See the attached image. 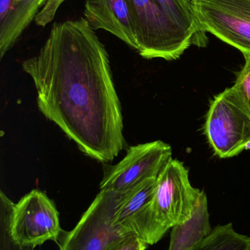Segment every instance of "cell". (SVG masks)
<instances>
[{"mask_svg": "<svg viewBox=\"0 0 250 250\" xmlns=\"http://www.w3.org/2000/svg\"><path fill=\"white\" fill-rule=\"evenodd\" d=\"M203 33L250 54V0H191Z\"/></svg>", "mask_w": 250, "mask_h": 250, "instance_id": "cell-7", "label": "cell"}, {"mask_svg": "<svg viewBox=\"0 0 250 250\" xmlns=\"http://www.w3.org/2000/svg\"><path fill=\"white\" fill-rule=\"evenodd\" d=\"M41 6L39 0H0V54L13 46Z\"/></svg>", "mask_w": 250, "mask_h": 250, "instance_id": "cell-11", "label": "cell"}, {"mask_svg": "<svg viewBox=\"0 0 250 250\" xmlns=\"http://www.w3.org/2000/svg\"><path fill=\"white\" fill-rule=\"evenodd\" d=\"M200 192L191 185L183 163L172 158L157 177L142 240L148 245H155L170 229L189 220Z\"/></svg>", "mask_w": 250, "mask_h": 250, "instance_id": "cell-2", "label": "cell"}, {"mask_svg": "<svg viewBox=\"0 0 250 250\" xmlns=\"http://www.w3.org/2000/svg\"><path fill=\"white\" fill-rule=\"evenodd\" d=\"M204 130L220 158L234 157L250 146V109L233 86L211 101Z\"/></svg>", "mask_w": 250, "mask_h": 250, "instance_id": "cell-4", "label": "cell"}, {"mask_svg": "<svg viewBox=\"0 0 250 250\" xmlns=\"http://www.w3.org/2000/svg\"><path fill=\"white\" fill-rule=\"evenodd\" d=\"M84 15L94 30L107 31L138 51L135 25L126 0H86Z\"/></svg>", "mask_w": 250, "mask_h": 250, "instance_id": "cell-9", "label": "cell"}, {"mask_svg": "<svg viewBox=\"0 0 250 250\" xmlns=\"http://www.w3.org/2000/svg\"><path fill=\"white\" fill-rule=\"evenodd\" d=\"M132 16L139 55L145 59L176 60L194 44L156 0H126Z\"/></svg>", "mask_w": 250, "mask_h": 250, "instance_id": "cell-3", "label": "cell"}, {"mask_svg": "<svg viewBox=\"0 0 250 250\" xmlns=\"http://www.w3.org/2000/svg\"><path fill=\"white\" fill-rule=\"evenodd\" d=\"M22 67L41 112L82 152L103 163L118 155L126 144L120 101L108 53L85 18L56 23Z\"/></svg>", "mask_w": 250, "mask_h": 250, "instance_id": "cell-1", "label": "cell"}, {"mask_svg": "<svg viewBox=\"0 0 250 250\" xmlns=\"http://www.w3.org/2000/svg\"><path fill=\"white\" fill-rule=\"evenodd\" d=\"M40 3H41V5L44 4V2L46 1V0H39Z\"/></svg>", "mask_w": 250, "mask_h": 250, "instance_id": "cell-19", "label": "cell"}, {"mask_svg": "<svg viewBox=\"0 0 250 250\" xmlns=\"http://www.w3.org/2000/svg\"><path fill=\"white\" fill-rule=\"evenodd\" d=\"M157 186V179H149L123 192L116 207L113 225L126 236L142 239L145 217Z\"/></svg>", "mask_w": 250, "mask_h": 250, "instance_id": "cell-10", "label": "cell"}, {"mask_svg": "<svg viewBox=\"0 0 250 250\" xmlns=\"http://www.w3.org/2000/svg\"><path fill=\"white\" fill-rule=\"evenodd\" d=\"M65 0H46L41 11L35 16V21L38 26H45L54 19L56 13Z\"/></svg>", "mask_w": 250, "mask_h": 250, "instance_id": "cell-17", "label": "cell"}, {"mask_svg": "<svg viewBox=\"0 0 250 250\" xmlns=\"http://www.w3.org/2000/svg\"><path fill=\"white\" fill-rule=\"evenodd\" d=\"M14 203L0 192V250H34L31 247L18 245L10 235V217Z\"/></svg>", "mask_w": 250, "mask_h": 250, "instance_id": "cell-15", "label": "cell"}, {"mask_svg": "<svg viewBox=\"0 0 250 250\" xmlns=\"http://www.w3.org/2000/svg\"><path fill=\"white\" fill-rule=\"evenodd\" d=\"M63 232L55 204L44 192L33 189L13 206L10 235L18 245L35 248L59 242Z\"/></svg>", "mask_w": 250, "mask_h": 250, "instance_id": "cell-6", "label": "cell"}, {"mask_svg": "<svg viewBox=\"0 0 250 250\" xmlns=\"http://www.w3.org/2000/svg\"><path fill=\"white\" fill-rule=\"evenodd\" d=\"M123 193L101 189L74 229L62 233L60 250H112L127 236L113 225Z\"/></svg>", "mask_w": 250, "mask_h": 250, "instance_id": "cell-5", "label": "cell"}, {"mask_svg": "<svg viewBox=\"0 0 250 250\" xmlns=\"http://www.w3.org/2000/svg\"><path fill=\"white\" fill-rule=\"evenodd\" d=\"M192 250H250V238L235 230L232 223L217 226Z\"/></svg>", "mask_w": 250, "mask_h": 250, "instance_id": "cell-14", "label": "cell"}, {"mask_svg": "<svg viewBox=\"0 0 250 250\" xmlns=\"http://www.w3.org/2000/svg\"><path fill=\"white\" fill-rule=\"evenodd\" d=\"M172 21L188 36L202 41L203 32L198 24L191 0H156Z\"/></svg>", "mask_w": 250, "mask_h": 250, "instance_id": "cell-13", "label": "cell"}, {"mask_svg": "<svg viewBox=\"0 0 250 250\" xmlns=\"http://www.w3.org/2000/svg\"><path fill=\"white\" fill-rule=\"evenodd\" d=\"M148 245L135 235H129L122 239L112 250H146Z\"/></svg>", "mask_w": 250, "mask_h": 250, "instance_id": "cell-18", "label": "cell"}, {"mask_svg": "<svg viewBox=\"0 0 250 250\" xmlns=\"http://www.w3.org/2000/svg\"><path fill=\"white\" fill-rule=\"evenodd\" d=\"M245 64L235 83L234 89L250 109V54H245Z\"/></svg>", "mask_w": 250, "mask_h": 250, "instance_id": "cell-16", "label": "cell"}, {"mask_svg": "<svg viewBox=\"0 0 250 250\" xmlns=\"http://www.w3.org/2000/svg\"><path fill=\"white\" fill-rule=\"evenodd\" d=\"M211 230L208 199L205 192L201 190L190 218L172 229L168 250H192L206 238Z\"/></svg>", "mask_w": 250, "mask_h": 250, "instance_id": "cell-12", "label": "cell"}, {"mask_svg": "<svg viewBox=\"0 0 250 250\" xmlns=\"http://www.w3.org/2000/svg\"><path fill=\"white\" fill-rule=\"evenodd\" d=\"M172 159V148L161 141L131 146L126 157L110 167L100 189L126 192L149 179H157Z\"/></svg>", "mask_w": 250, "mask_h": 250, "instance_id": "cell-8", "label": "cell"}]
</instances>
